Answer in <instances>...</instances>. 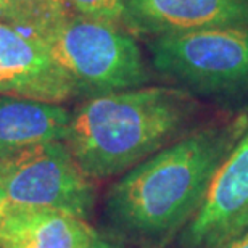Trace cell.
Wrapping results in <instances>:
<instances>
[{
    "label": "cell",
    "mask_w": 248,
    "mask_h": 248,
    "mask_svg": "<svg viewBox=\"0 0 248 248\" xmlns=\"http://www.w3.org/2000/svg\"><path fill=\"white\" fill-rule=\"evenodd\" d=\"M245 131L242 118L192 132L148 156L108 190V219L126 235L148 242L181 232L200 210L217 168Z\"/></svg>",
    "instance_id": "cell-1"
},
{
    "label": "cell",
    "mask_w": 248,
    "mask_h": 248,
    "mask_svg": "<svg viewBox=\"0 0 248 248\" xmlns=\"http://www.w3.org/2000/svg\"><path fill=\"white\" fill-rule=\"evenodd\" d=\"M192 111V98L172 87L102 93L71 113L63 142L92 181L123 176L168 147Z\"/></svg>",
    "instance_id": "cell-2"
},
{
    "label": "cell",
    "mask_w": 248,
    "mask_h": 248,
    "mask_svg": "<svg viewBox=\"0 0 248 248\" xmlns=\"http://www.w3.org/2000/svg\"><path fill=\"white\" fill-rule=\"evenodd\" d=\"M42 41L79 93L95 97L142 87L148 81L136 39L118 24L71 13Z\"/></svg>",
    "instance_id": "cell-3"
},
{
    "label": "cell",
    "mask_w": 248,
    "mask_h": 248,
    "mask_svg": "<svg viewBox=\"0 0 248 248\" xmlns=\"http://www.w3.org/2000/svg\"><path fill=\"white\" fill-rule=\"evenodd\" d=\"M153 66L205 95L248 91V26L166 34L148 42Z\"/></svg>",
    "instance_id": "cell-4"
},
{
    "label": "cell",
    "mask_w": 248,
    "mask_h": 248,
    "mask_svg": "<svg viewBox=\"0 0 248 248\" xmlns=\"http://www.w3.org/2000/svg\"><path fill=\"white\" fill-rule=\"evenodd\" d=\"M95 186L63 140L31 147L3 158L0 205L57 210L87 219Z\"/></svg>",
    "instance_id": "cell-5"
},
{
    "label": "cell",
    "mask_w": 248,
    "mask_h": 248,
    "mask_svg": "<svg viewBox=\"0 0 248 248\" xmlns=\"http://www.w3.org/2000/svg\"><path fill=\"white\" fill-rule=\"evenodd\" d=\"M248 226V129L213 177L205 202L181 231L184 248H217Z\"/></svg>",
    "instance_id": "cell-6"
},
{
    "label": "cell",
    "mask_w": 248,
    "mask_h": 248,
    "mask_svg": "<svg viewBox=\"0 0 248 248\" xmlns=\"http://www.w3.org/2000/svg\"><path fill=\"white\" fill-rule=\"evenodd\" d=\"M0 95L64 103L79 89L42 39L0 21Z\"/></svg>",
    "instance_id": "cell-7"
},
{
    "label": "cell",
    "mask_w": 248,
    "mask_h": 248,
    "mask_svg": "<svg viewBox=\"0 0 248 248\" xmlns=\"http://www.w3.org/2000/svg\"><path fill=\"white\" fill-rule=\"evenodd\" d=\"M123 24L150 37L248 26V0H127Z\"/></svg>",
    "instance_id": "cell-8"
},
{
    "label": "cell",
    "mask_w": 248,
    "mask_h": 248,
    "mask_svg": "<svg viewBox=\"0 0 248 248\" xmlns=\"http://www.w3.org/2000/svg\"><path fill=\"white\" fill-rule=\"evenodd\" d=\"M87 219L44 208L0 205V248H98Z\"/></svg>",
    "instance_id": "cell-9"
},
{
    "label": "cell",
    "mask_w": 248,
    "mask_h": 248,
    "mask_svg": "<svg viewBox=\"0 0 248 248\" xmlns=\"http://www.w3.org/2000/svg\"><path fill=\"white\" fill-rule=\"evenodd\" d=\"M71 111L60 103L0 95V158L41 143L64 140Z\"/></svg>",
    "instance_id": "cell-10"
},
{
    "label": "cell",
    "mask_w": 248,
    "mask_h": 248,
    "mask_svg": "<svg viewBox=\"0 0 248 248\" xmlns=\"http://www.w3.org/2000/svg\"><path fill=\"white\" fill-rule=\"evenodd\" d=\"M71 13L68 0H3L0 21L44 39Z\"/></svg>",
    "instance_id": "cell-11"
},
{
    "label": "cell",
    "mask_w": 248,
    "mask_h": 248,
    "mask_svg": "<svg viewBox=\"0 0 248 248\" xmlns=\"http://www.w3.org/2000/svg\"><path fill=\"white\" fill-rule=\"evenodd\" d=\"M127 0H68L71 12L79 16L105 23H123Z\"/></svg>",
    "instance_id": "cell-12"
},
{
    "label": "cell",
    "mask_w": 248,
    "mask_h": 248,
    "mask_svg": "<svg viewBox=\"0 0 248 248\" xmlns=\"http://www.w3.org/2000/svg\"><path fill=\"white\" fill-rule=\"evenodd\" d=\"M217 248H248V226L237 232L235 235L229 237L226 242H222Z\"/></svg>",
    "instance_id": "cell-13"
},
{
    "label": "cell",
    "mask_w": 248,
    "mask_h": 248,
    "mask_svg": "<svg viewBox=\"0 0 248 248\" xmlns=\"http://www.w3.org/2000/svg\"><path fill=\"white\" fill-rule=\"evenodd\" d=\"M98 248H124L121 245H115V244H110V242H107V240H100V244H98Z\"/></svg>",
    "instance_id": "cell-14"
},
{
    "label": "cell",
    "mask_w": 248,
    "mask_h": 248,
    "mask_svg": "<svg viewBox=\"0 0 248 248\" xmlns=\"http://www.w3.org/2000/svg\"><path fill=\"white\" fill-rule=\"evenodd\" d=\"M2 8H3V0H0V18H2Z\"/></svg>",
    "instance_id": "cell-15"
},
{
    "label": "cell",
    "mask_w": 248,
    "mask_h": 248,
    "mask_svg": "<svg viewBox=\"0 0 248 248\" xmlns=\"http://www.w3.org/2000/svg\"><path fill=\"white\" fill-rule=\"evenodd\" d=\"M2 168H3V158H0V174H2Z\"/></svg>",
    "instance_id": "cell-16"
}]
</instances>
